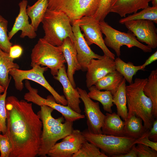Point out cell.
Returning <instances> with one entry per match:
<instances>
[{
  "label": "cell",
  "mask_w": 157,
  "mask_h": 157,
  "mask_svg": "<svg viewBox=\"0 0 157 157\" xmlns=\"http://www.w3.org/2000/svg\"><path fill=\"white\" fill-rule=\"evenodd\" d=\"M7 117L6 134L12 145L10 157L38 156L42 128L32 104L14 96L6 98Z\"/></svg>",
  "instance_id": "1"
},
{
  "label": "cell",
  "mask_w": 157,
  "mask_h": 157,
  "mask_svg": "<svg viewBox=\"0 0 157 157\" xmlns=\"http://www.w3.org/2000/svg\"><path fill=\"white\" fill-rule=\"evenodd\" d=\"M147 78H136L126 87L127 117L135 115L142 120L144 125L150 130L155 120L153 113V105L150 99L144 94L143 88Z\"/></svg>",
  "instance_id": "2"
},
{
  "label": "cell",
  "mask_w": 157,
  "mask_h": 157,
  "mask_svg": "<svg viewBox=\"0 0 157 157\" xmlns=\"http://www.w3.org/2000/svg\"><path fill=\"white\" fill-rule=\"evenodd\" d=\"M41 22L44 33L43 38L49 43L59 47L67 38L74 42L71 21L63 12L47 9Z\"/></svg>",
  "instance_id": "3"
},
{
  "label": "cell",
  "mask_w": 157,
  "mask_h": 157,
  "mask_svg": "<svg viewBox=\"0 0 157 157\" xmlns=\"http://www.w3.org/2000/svg\"><path fill=\"white\" fill-rule=\"evenodd\" d=\"M31 58L32 67L35 65L45 66L50 69L53 76L66 63L60 46L53 45L43 38H40L32 49Z\"/></svg>",
  "instance_id": "4"
},
{
  "label": "cell",
  "mask_w": 157,
  "mask_h": 157,
  "mask_svg": "<svg viewBox=\"0 0 157 157\" xmlns=\"http://www.w3.org/2000/svg\"><path fill=\"white\" fill-rule=\"evenodd\" d=\"M86 140L100 149L105 154L112 157L126 154L131 149L135 139L89 132L87 129L82 132Z\"/></svg>",
  "instance_id": "5"
},
{
  "label": "cell",
  "mask_w": 157,
  "mask_h": 157,
  "mask_svg": "<svg viewBox=\"0 0 157 157\" xmlns=\"http://www.w3.org/2000/svg\"><path fill=\"white\" fill-rule=\"evenodd\" d=\"M100 0H48L47 9L60 11L69 18L71 24L85 16H93Z\"/></svg>",
  "instance_id": "6"
},
{
  "label": "cell",
  "mask_w": 157,
  "mask_h": 157,
  "mask_svg": "<svg viewBox=\"0 0 157 157\" xmlns=\"http://www.w3.org/2000/svg\"><path fill=\"white\" fill-rule=\"evenodd\" d=\"M101 32L105 36L104 39L107 47L113 49L117 56L121 55L120 48L125 45L129 48L136 47L145 53L152 51V49L139 41L132 33H126L117 30L104 20L98 22Z\"/></svg>",
  "instance_id": "7"
},
{
  "label": "cell",
  "mask_w": 157,
  "mask_h": 157,
  "mask_svg": "<svg viewBox=\"0 0 157 157\" xmlns=\"http://www.w3.org/2000/svg\"><path fill=\"white\" fill-rule=\"evenodd\" d=\"M48 68L35 65L31 69L23 70L15 68L11 70L9 74L13 78L16 89L22 91L24 87V80H30L38 83L43 87L51 94L56 102L64 106L67 105V102L63 95L59 94L51 85L44 76V73Z\"/></svg>",
  "instance_id": "8"
},
{
  "label": "cell",
  "mask_w": 157,
  "mask_h": 157,
  "mask_svg": "<svg viewBox=\"0 0 157 157\" xmlns=\"http://www.w3.org/2000/svg\"><path fill=\"white\" fill-rule=\"evenodd\" d=\"M25 85L28 90L24 95V99L26 101L40 106L50 107L60 113L66 121L74 122L85 118L84 115L75 112L67 106L57 103L52 95L48 96L46 99L42 97L38 94V90L33 87L28 80L25 81Z\"/></svg>",
  "instance_id": "9"
},
{
  "label": "cell",
  "mask_w": 157,
  "mask_h": 157,
  "mask_svg": "<svg viewBox=\"0 0 157 157\" xmlns=\"http://www.w3.org/2000/svg\"><path fill=\"white\" fill-rule=\"evenodd\" d=\"M85 41L89 46L93 44L100 48L104 55L115 60V55L108 48L105 44L102 33L99 24L92 16H85L76 21Z\"/></svg>",
  "instance_id": "10"
},
{
  "label": "cell",
  "mask_w": 157,
  "mask_h": 157,
  "mask_svg": "<svg viewBox=\"0 0 157 157\" xmlns=\"http://www.w3.org/2000/svg\"><path fill=\"white\" fill-rule=\"evenodd\" d=\"M80 98L84 105V112L87 119V130L91 133L102 134L101 128L105 117L101 110L99 103L93 101L88 96L86 91L77 87Z\"/></svg>",
  "instance_id": "11"
},
{
  "label": "cell",
  "mask_w": 157,
  "mask_h": 157,
  "mask_svg": "<svg viewBox=\"0 0 157 157\" xmlns=\"http://www.w3.org/2000/svg\"><path fill=\"white\" fill-rule=\"evenodd\" d=\"M72 122L66 121L62 124L42 130L38 156L46 157L50 149L59 140L71 133Z\"/></svg>",
  "instance_id": "12"
},
{
  "label": "cell",
  "mask_w": 157,
  "mask_h": 157,
  "mask_svg": "<svg viewBox=\"0 0 157 157\" xmlns=\"http://www.w3.org/2000/svg\"><path fill=\"white\" fill-rule=\"evenodd\" d=\"M86 140L82 132L73 129L60 142L56 143L50 149L47 156L50 157H72Z\"/></svg>",
  "instance_id": "13"
},
{
  "label": "cell",
  "mask_w": 157,
  "mask_h": 157,
  "mask_svg": "<svg viewBox=\"0 0 157 157\" xmlns=\"http://www.w3.org/2000/svg\"><path fill=\"white\" fill-rule=\"evenodd\" d=\"M154 23L143 19L130 21L124 24L139 41L154 49L157 47V30Z\"/></svg>",
  "instance_id": "14"
},
{
  "label": "cell",
  "mask_w": 157,
  "mask_h": 157,
  "mask_svg": "<svg viewBox=\"0 0 157 157\" xmlns=\"http://www.w3.org/2000/svg\"><path fill=\"white\" fill-rule=\"evenodd\" d=\"M72 25L77 60L81 70L86 71L88 66L92 59L100 58L103 56L95 53L92 50L85 41L76 21L73 22Z\"/></svg>",
  "instance_id": "15"
},
{
  "label": "cell",
  "mask_w": 157,
  "mask_h": 157,
  "mask_svg": "<svg viewBox=\"0 0 157 157\" xmlns=\"http://www.w3.org/2000/svg\"><path fill=\"white\" fill-rule=\"evenodd\" d=\"M115 70L114 60L104 55L99 59H92L89 64L86 75L88 88L94 85L99 79L108 73Z\"/></svg>",
  "instance_id": "16"
},
{
  "label": "cell",
  "mask_w": 157,
  "mask_h": 157,
  "mask_svg": "<svg viewBox=\"0 0 157 157\" xmlns=\"http://www.w3.org/2000/svg\"><path fill=\"white\" fill-rule=\"evenodd\" d=\"M28 1L22 0L19 3V13L16 17L11 30L8 32V38L10 40L19 31H21L20 38H23L27 37L31 39L35 38L37 36L36 31L28 21V16L26 12Z\"/></svg>",
  "instance_id": "17"
},
{
  "label": "cell",
  "mask_w": 157,
  "mask_h": 157,
  "mask_svg": "<svg viewBox=\"0 0 157 157\" xmlns=\"http://www.w3.org/2000/svg\"><path fill=\"white\" fill-rule=\"evenodd\" d=\"M54 78L61 84L64 96L67 102V105L75 112L81 114V110L79 105L81 102L80 96L77 88H74L69 81L64 65L59 70Z\"/></svg>",
  "instance_id": "18"
},
{
  "label": "cell",
  "mask_w": 157,
  "mask_h": 157,
  "mask_svg": "<svg viewBox=\"0 0 157 157\" xmlns=\"http://www.w3.org/2000/svg\"><path fill=\"white\" fill-rule=\"evenodd\" d=\"M67 65V77L72 85L76 88L74 75L76 71L81 70L78 62L77 52L74 42L69 38L65 39L60 46Z\"/></svg>",
  "instance_id": "19"
},
{
  "label": "cell",
  "mask_w": 157,
  "mask_h": 157,
  "mask_svg": "<svg viewBox=\"0 0 157 157\" xmlns=\"http://www.w3.org/2000/svg\"><path fill=\"white\" fill-rule=\"evenodd\" d=\"M151 0H112L110 13L125 17L127 14L135 13L148 7Z\"/></svg>",
  "instance_id": "20"
},
{
  "label": "cell",
  "mask_w": 157,
  "mask_h": 157,
  "mask_svg": "<svg viewBox=\"0 0 157 157\" xmlns=\"http://www.w3.org/2000/svg\"><path fill=\"white\" fill-rule=\"evenodd\" d=\"M124 121L115 113L107 112L101 128L102 134L116 136L124 137Z\"/></svg>",
  "instance_id": "21"
},
{
  "label": "cell",
  "mask_w": 157,
  "mask_h": 157,
  "mask_svg": "<svg viewBox=\"0 0 157 157\" xmlns=\"http://www.w3.org/2000/svg\"><path fill=\"white\" fill-rule=\"evenodd\" d=\"M8 53L0 49V85L5 88L8 87L11 77L9 73L13 69H19V65L15 63Z\"/></svg>",
  "instance_id": "22"
},
{
  "label": "cell",
  "mask_w": 157,
  "mask_h": 157,
  "mask_svg": "<svg viewBox=\"0 0 157 157\" xmlns=\"http://www.w3.org/2000/svg\"><path fill=\"white\" fill-rule=\"evenodd\" d=\"M124 121V137L136 139L140 137L147 130L142 124L141 119L135 115L127 117Z\"/></svg>",
  "instance_id": "23"
},
{
  "label": "cell",
  "mask_w": 157,
  "mask_h": 157,
  "mask_svg": "<svg viewBox=\"0 0 157 157\" xmlns=\"http://www.w3.org/2000/svg\"><path fill=\"white\" fill-rule=\"evenodd\" d=\"M123 79V76L115 70L99 80L94 85L100 90L109 91L113 95L118 90Z\"/></svg>",
  "instance_id": "24"
},
{
  "label": "cell",
  "mask_w": 157,
  "mask_h": 157,
  "mask_svg": "<svg viewBox=\"0 0 157 157\" xmlns=\"http://www.w3.org/2000/svg\"><path fill=\"white\" fill-rule=\"evenodd\" d=\"M48 0H38L33 5L27 6L26 12L31 24L36 31L47 9Z\"/></svg>",
  "instance_id": "25"
},
{
  "label": "cell",
  "mask_w": 157,
  "mask_h": 157,
  "mask_svg": "<svg viewBox=\"0 0 157 157\" xmlns=\"http://www.w3.org/2000/svg\"><path fill=\"white\" fill-rule=\"evenodd\" d=\"M126 81L124 78L118 90L113 95V102L116 107L117 114L124 121L127 119L128 110L126 93Z\"/></svg>",
  "instance_id": "26"
},
{
  "label": "cell",
  "mask_w": 157,
  "mask_h": 157,
  "mask_svg": "<svg viewBox=\"0 0 157 157\" xmlns=\"http://www.w3.org/2000/svg\"><path fill=\"white\" fill-rule=\"evenodd\" d=\"M89 92L88 96L92 99L100 102L103 106L104 110L107 112L112 113V108L113 106V95L108 90L101 91L95 85L88 88Z\"/></svg>",
  "instance_id": "27"
},
{
  "label": "cell",
  "mask_w": 157,
  "mask_h": 157,
  "mask_svg": "<svg viewBox=\"0 0 157 157\" xmlns=\"http://www.w3.org/2000/svg\"><path fill=\"white\" fill-rule=\"evenodd\" d=\"M145 94L151 100L154 117H157V69L152 70L143 88Z\"/></svg>",
  "instance_id": "28"
},
{
  "label": "cell",
  "mask_w": 157,
  "mask_h": 157,
  "mask_svg": "<svg viewBox=\"0 0 157 157\" xmlns=\"http://www.w3.org/2000/svg\"><path fill=\"white\" fill-rule=\"evenodd\" d=\"M115 70L120 73L129 84L133 82V77L139 70H142L141 65L135 66L131 62L126 63L119 57L114 60Z\"/></svg>",
  "instance_id": "29"
},
{
  "label": "cell",
  "mask_w": 157,
  "mask_h": 157,
  "mask_svg": "<svg viewBox=\"0 0 157 157\" xmlns=\"http://www.w3.org/2000/svg\"><path fill=\"white\" fill-rule=\"evenodd\" d=\"M40 110L37 114L41 120L42 125V130L60 125L65 121L63 116L57 119L53 118L52 113L54 110L52 108L46 105L40 106Z\"/></svg>",
  "instance_id": "30"
},
{
  "label": "cell",
  "mask_w": 157,
  "mask_h": 157,
  "mask_svg": "<svg viewBox=\"0 0 157 157\" xmlns=\"http://www.w3.org/2000/svg\"><path fill=\"white\" fill-rule=\"evenodd\" d=\"M143 19L151 20L157 23V6H149L139 12L134 13L120 19L119 23L124 24L125 23L130 21Z\"/></svg>",
  "instance_id": "31"
},
{
  "label": "cell",
  "mask_w": 157,
  "mask_h": 157,
  "mask_svg": "<svg viewBox=\"0 0 157 157\" xmlns=\"http://www.w3.org/2000/svg\"><path fill=\"white\" fill-rule=\"evenodd\" d=\"M107 155L101 152L99 149L87 140L82 144L78 151L72 157H108Z\"/></svg>",
  "instance_id": "32"
},
{
  "label": "cell",
  "mask_w": 157,
  "mask_h": 157,
  "mask_svg": "<svg viewBox=\"0 0 157 157\" xmlns=\"http://www.w3.org/2000/svg\"><path fill=\"white\" fill-rule=\"evenodd\" d=\"M8 21L0 15V49L8 53L13 43L9 40L8 32Z\"/></svg>",
  "instance_id": "33"
},
{
  "label": "cell",
  "mask_w": 157,
  "mask_h": 157,
  "mask_svg": "<svg viewBox=\"0 0 157 157\" xmlns=\"http://www.w3.org/2000/svg\"><path fill=\"white\" fill-rule=\"evenodd\" d=\"M8 87L2 94L0 93V131L3 134H6V129L7 113L6 107V100Z\"/></svg>",
  "instance_id": "34"
},
{
  "label": "cell",
  "mask_w": 157,
  "mask_h": 157,
  "mask_svg": "<svg viewBox=\"0 0 157 157\" xmlns=\"http://www.w3.org/2000/svg\"><path fill=\"white\" fill-rule=\"evenodd\" d=\"M112 0H100L97 9L93 16L98 22L104 20V19L110 13L111 3Z\"/></svg>",
  "instance_id": "35"
},
{
  "label": "cell",
  "mask_w": 157,
  "mask_h": 157,
  "mask_svg": "<svg viewBox=\"0 0 157 157\" xmlns=\"http://www.w3.org/2000/svg\"><path fill=\"white\" fill-rule=\"evenodd\" d=\"M12 150V145L8 136L0 134V157H10Z\"/></svg>",
  "instance_id": "36"
},
{
  "label": "cell",
  "mask_w": 157,
  "mask_h": 157,
  "mask_svg": "<svg viewBox=\"0 0 157 157\" xmlns=\"http://www.w3.org/2000/svg\"><path fill=\"white\" fill-rule=\"evenodd\" d=\"M135 149L138 157H157V151L146 145L137 144Z\"/></svg>",
  "instance_id": "37"
},
{
  "label": "cell",
  "mask_w": 157,
  "mask_h": 157,
  "mask_svg": "<svg viewBox=\"0 0 157 157\" xmlns=\"http://www.w3.org/2000/svg\"><path fill=\"white\" fill-rule=\"evenodd\" d=\"M149 130H147L140 137L135 139L134 144H141L148 146L157 151V142L151 141L149 138Z\"/></svg>",
  "instance_id": "38"
},
{
  "label": "cell",
  "mask_w": 157,
  "mask_h": 157,
  "mask_svg": "<svg viewBox=\"0 0 157 157\" xmlns=\"http://www.w3.org/2000/svg\"><path fill=\"white\" fill-rule=\"evenodd\" d=\"M23 51V48L20 46L15 45L10 47L9 53L10 57L15 59L20 57Z\"/></svg>",
  "instance_id": "39"
},
{
  "label": "cell",
  "mask_w": 157,
  "mask_h": 157,
  "mask_svg": "<svg viewBox=\"0 0 157 157\" xmlns=\"http://www.w3.org/2000/svg\"><path fill=\"white\" fill-rule=\"evenodd\" d=\"M149 138L151 141L157 142V120L154 121L149 133Z\"/></svg>",
  "instance_id": "40"
},
{
  "label": "cell",
  "mask_w": 157,
  "mask_h": 157,
  "mask_svg": "<svg viewBox=\"0 0 157 157\" xmlns=\"http://www.w3.org/2000/svg\"><path fill=\"white\" fill-rule=\"evenodd\" d=\"M157 60V51H156L152 54L145 61V63L141 65L142 70H144L146 66Z\"/></svg>",
  "instance_id": "41"
},
{
  "label": "cell",
  "mask_w": 157,
  "mask_h": 157,
  "mask_svg": "<svg viewBox=\"0 0 157 157\" xmlns=\"http://www.w3.org/2000/svg\"><path fill=\"white\" fill-rule=\"evenodd\" d=\"M135 144H134L129 151L126 154L117 156L115 157H138L135 149Z\"/></svg>",
  "instance_id": "42"
},
{
  "label": "cell",
  "mask_w": 157,
  "mask_h": 157,
  "mask_svg": "<svg viewBox=\"0 0 157 157\" xmlns=\"http://www.w3.org/2000/svg\"><path fill=\"white\" fill-rule=\"evenodd\" d=\"M152 6L154 7L157 6V0H151Z\"/></svg>",
  "instance_id": "43"
},
{
  "label": "cell",
  "mask_w": 157,
  "mask_h": 157,
  "mask_svg": "<svg viewBox=\"0 0 157 157\" xmlns=\"http://www.w3.org/2000/svg\"><path fill=\"white\" fill-rule=\"evenodd\" d=\"M5 90V88L1 86L0 85V93H2L4 92Z\"/></svg>",
  "instance_id": "44"
},
{
  "label": "cell",
  "mask_w": 157,
  "mask_h": 157,
  "mask_svg": "<svg viewBox=\"0 0 157 157\" xmlns=\"http://www.w3.org/2000/svg\"><path fill=\"white\" fill-rule=\"evenodd\" d=\"M1 131H0V134H1Z\"/></svg>",
  "instance_id": "45"
}]
</instances>
